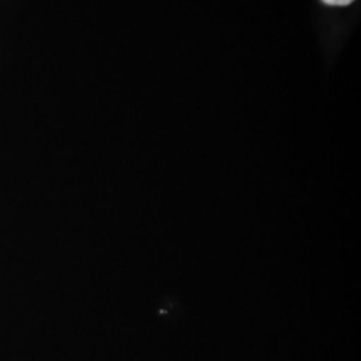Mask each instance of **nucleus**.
I'll return each instance as SVG.
<instances>
[{
    "label": "nucleus",
    "mask_w": 361,
    "mask_h": 361,
    "mask_svg": "<svg viewBox=\"0 0 361 361\" xmlns=\"http://www.w3.org/2000/svg\"><path fill=\"white\" fill-rule=\"evenodd\" d=\"M326 6H335V7H344L352 4L355 0H322Z\"/></svg>",
    "instance_id": "1"
}]
</instances>
